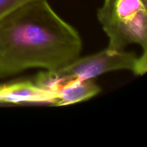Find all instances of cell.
I'll return each instance as SVG.
<instances>
[{
    "label": "cell",
    "instance_id": "6",
    "mask_svg": "<svg viewBox=\"0 0 147 147\" xmlns=\"http://www.w3.org/2000/svg\"><path fill=\"white\" fill-rule=\"evenodd\" d=\"M31 1L33 0H0V20Z\"/></svg>",
    "mask_w": 147,
    "mask_h": 147
},
{
    "label": "cell",
    "instance_id": "4",
    "mask_svg": "<svg viewBox=\"0 0 147 147\" xmlns=\"http://www.w3.org/2000/svg\"><path fill=\"white\" fill-rule=\"evenodd\" d=\"M54 94L37 86L34 81H22L0 85V103H49L53 105Z\"/></svg>",
    "mask_w": 147,
    "mask_h": 147
},
{
    "label": "cell",
    "instance_id": "1",
    "mask_svg": "<svg viewBox=\"0 0 147 147\" xmlns=\"http://www.w3.org/2000/svg\"><path fill=\"white\" fill-rule=\"evenodd\" d=\"M77 30L47 0H33L0 20V78L31 68L56 70L80 57Z\"/></svg>",
    "mask_w": 147,
    "mask_h": 147
},
{
    "label": "cell",
    "instance_id": "5",
    "mask_svg": "<svg viewBox=\"0 0 147 147\" xmlns=\"http://www.w3.org/2000/svg\"><path fill=\"white\" fill-rule=\"evenodd\" d=\"M101 91L93 79L73 80L60 86L54 93L53 106H67L87 100Z\"/></svg>",
    "mask_w": 147,
    "mask_h": 147
},
{
    "label": "cell",
    "instance_id": "2",
    "mask_svg": "<svg viewBox=\"0 0 147 147\" xmlns=\"http://www.w3.org/2000/svg\"><path fill=\"white\" fill-rule=\"evenodd\" d=\"M97 17L109 38L108 49L138 45L147 53V0H104Z\"/></svg>",
    "mask_w": 147,
    "mask_h": 147
},
{
    "label": "cell",
    "instance_id": "3",
    "mask_svg": "<svg viewBox=\"0 0 147 147\" xmlns=\"http://www.w3.org/2000/svg\"><path fill=\"white\" fill-rule=\"evenodd\" d=\"M126 70L136 76H143L147 70V53L137 55L125 50L105 49L100 52L78 57L65 67L48 70L47 76L52 87L56 90L73 80L93 79L115 70Z\"/></svg>",
    "mask_w": 147,
    "mask_h": 147
}]
</instances>
